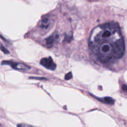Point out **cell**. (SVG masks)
Wrapping results in <instances>:
<instances>
[{
  "label": "cell",
  "instance_id": "6da1fadb",
  "mask_svg": "<svg viewBox=\"0 0 127 127\" xmlns=\"http://www.w3.org/2000/svg\"><path fill=\"white\" fill-rule=\"evenodd\" d=\"M89 46L100 62L112 63L125 53V42L118 23L110 22L94 29L90 35Z\"/></svg>",
  "mask_w": 127,
  "mask_h": 127
},
{
  "label": "cell",
  "instance_id": "7a4b0ae2",
  "mask_svg": "<svg viewBox=\"0 0 127 127\" xmlns=\"http://www.w3.org/2000/svg\"><path fill=\"white\" fill-rule=\"evenodd\" d=\"M2 64H8V65L11 66L13 69L19 71H27L30 69V67L26 64H23V63L11 62V61H4L2 62Z\"/></svg>",
  "mask_w": 127,
  "mask_h": 127
},
{
  "label": "cell",
  "instance_id": "3957f363",
  "mask_svg": "<svg viewBox=\"0 0 127 127\" xmlns=\"http://www.w3.org/2000/svg\"><path fill=\"white\" fill-rule=\"evenodd\" d=\"M40 64L44 67H45L47 69L50 70H55L56 69V64L54 63L52 58L51 57L49 58H45L41 60Z\"/></svg>",
  "mask_w": 127,
  "mask_h": 127
},
{
  "label": "cell",
  "instance_id": "277c9868",
  "mask_svg": "<svg viewBox=\"0 0 127 127\" xmlns=\"http://www.w3.org/2000/svg\"><path fill=\"white\" fill-rule=\"evenodd\" d=\"M59 38V35L58 34H55L53 35H51L48 37V38H47L46 40V43H47V45L48 47H51L53 46V45L54 44L55 42L57 40L58 38Z\"/></svg>",
  "mask_w": 127,
  "mask_h": 127
},
{
  "label": "cell",
  "instance_id": "5b68a950",
  "mask_svg": "<svg viewBox=\"0 0 127 127\" xmlns=\"http://www.w3.org/2000/svg\"><path fill=\"white\" fill-rule=\"evenodd\" d=\"M50 25V21L49 17H43L42 19V22H41V27L43 29H48L49 28Z\"/></svg>",
  "mask_w": 127,
  "mask_h": 127
},
{
  "label": "cell",
  "instance_id": "8992f818",
  "mask_svg": "<svg viewBox=\"0 0 127 127\" xmlns=\"http://www.w3.org/2000/svg\"><path fill=\"white\" fill-rule=\"evenodd\" d=\"M103 101H104V102L107 103V104H113L114 103V100L112 98L109 97H107L104 98L103 100Z\"/></svg>",
  "mask_w": 127,
  "mask_h": 127
},
{
  "label": "cell",
  "instance_id": "52a82bcc",
  "mask_svg": "<svg viewBox=\"0 0 127 127\" xmlns=\"http://www.w3.org/2000/svg\"><path fill=\"white\" fill-rule=\"evenodd\" d=\"M72 78H73V75H72V74L71 72H69V73H68V74L65 76L66 80H69V79H71Z\"/></svg>",
  "mask_w": 127,
  "mask_h": 127
},
{
  "label": "cell",
  "instance_id": "ba28073f",
  "mask_svg": "<svg viewBox=\"0 0 127 127\" xmlns=\"http://www.w3.org/2000/svg\"><path fill=\"white\" fill-rule=\"evenodd\" d=\"M1 50H2V51H4V52L5 53H9V52L7 50H6L4 48V47H2V46H1Z\"/></svg>",
  "mask_w": 127,
  "mask_h": 127
},
{
  "label": "cell",
  "instance_id": "9c48e42d",
  "mask_svg": "<svg viewBox=\"0 0 127 127\" xmlns=\"http://www.w3.org/2000/svg\"><path fill=\"white\" fill-rule=\"evenodd\" d=\"M123 89L124 90V91L126 92L127 91V88H126V85H124L123 86Z\"/></svg>",
  "mask_w": 127,
  "mask_h": 127
}]
</instances>
